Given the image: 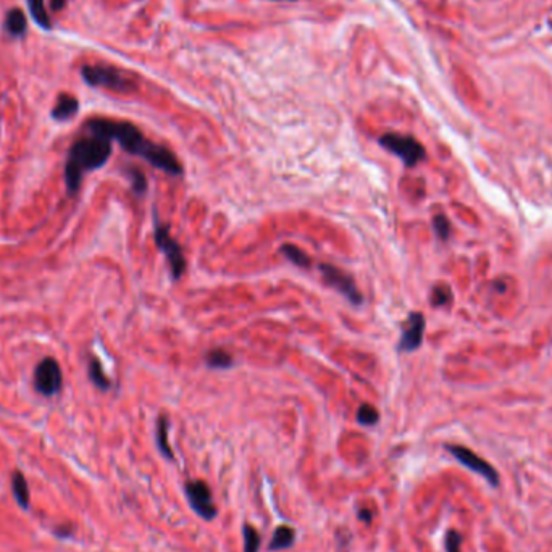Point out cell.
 <instances>
[{"instance_id": "obj_1", "label": "cell", "mask_w": 552, "mask_h": 552, "mask_svg": "<svg viewBox=\"0 0 552 552\" xmlns=\"http://www.w3.org/2000/svg\"><path fill=\"white\" fill-rule=\"evenodd\" d=\"M84 129L87 133L104 136V138L113 141L123 147V150L131 155L141 157L147 164L154 168L168 173V175L180 176L183 173V167L176 155L165 146L152 143L146 136L141 133L138 126L129 122H118V120L108 118H91L84 123Z\"/></svg>"}, {"instance_id": "obj_2", "label": "cell", "mask_w": 552, "mask_h": 552, "mask_svg": "<svg viewBox=\"0 0 552 552\" xmlns=\"http://www.w3.org/2000/svg\"><path fill=\"white\" fill-rule=\"evenodd\" d=\"M110 155H112V141L104 136L87 133L76 139L68 150L65 170H63L66 192L75 196L80 191L84 175L102 168L108 162Z\"/></svg>"}, {"instance_id": "obj_3", "label": "cell", "mask_w": 552, "mask_h": 552, "mask_svg": "<svg viewBox=\"0 0 552 552\" xmlns=\"http://www.w3.org/2000/svg\"><path fill=\"white\" fill-rule=\"evenodd\" d=\"M84 83L91 87H105L120 94H131L138 89L136 80L128 73L112 65H84L81 68Z\"/></svg>"}, {"instance_id": "obj_4", "label": "cell", "mask_w": 552, "mask_h": 552, "mask_svg": "<svg viewBox=\"0 0 552 552\" xmlns=\"http://www.w3.org/2000/svg\"><path fill=\"white\" fill-rule=\"evenodd\" d=\"M378 143H380L383 149H386L388 152L399 157L407 168L418 165L420 162L425 159V155H427L425 147L420 144L417 139L407 134L386 133L378 139Z\"/></svg>"}, {"instance_id": "obj_5", "label": "cell", "mask_w": 552, "mask_h": 552, "mask_svg": "<svg viewBox=\"0 0 552 552\" xmlns=\"http://www.w3.org/2000/svg\"><path fill=\"white\" fill-rule=\"evenodd\" d=\"M34 388L41 396H57L63 388L62 368L54 357L42 359L34 370Z\"/></svg>"}, {"instance_id": "obj_6", "label": "cell", "mask_w": 552, "mask_h": 552, "mask_svg": "<svg viewBox=\"0 0 552 552\" xmlns=\"http://www.w3.org/2000/svg\"><path fill=\"white\" fill-rule=\"evenodd\" d=\"M155 243L167 257L171 276L175 278V280H180L183 273L186 271V259H184L181 246L171 238L170 226L162 225L159 222L155 223Z\"/></svg>"}, {"instance_id": "obj_7", "label": "cell", "mask_w": 552, "mask_h": 552, "mask_svg": "<svg viewBox=\"0 0 552 552\" xmlns=\"http://www.w3.org/2000/svg\"><path fill=\"white\" fill-rule=\"evenodd\" d=\"M184 494H186L189 506L199 517L207 520V522L217 517V507H215L213 502L212 490H210L207 483L202 480L187 481L184 485Z\"/></svg>"}, {"instance_id": "obj_8", "label": "cell", "mask_w": 552, "mask_h": 552, "mask_svg": "<svg viewBox=\"0 0 552 552\" xmlns=\"http://www.w3.org/2000/svg\"><path fill=\"white\" fill-rule=\"evenodd\" d=\"M320 271H322V276L325 283H327L328 286L334 288L336 291L343 294V296L348 299L351 304H354V306H360L362 302H364V296H362V292L359 291V288H357L354 278L348 273L341 270V268L331 265V264H322L318 267Z\"/></svg>"}, {"instance_id": "obj_9", "label": "cell", "mask_w": 552, "mask_h": 552, "mask_svg": "<svg viewBox=\"0 0 552 552\" xmlns=\"http://www.w3.org/2000/svg\"><path fill=\"white\" fill-rule=\"evenodd\" d=\"M446 449H448L449 454L454 457L457 462H460L462 465L467 467V469L478 473V475L485 478V480L490 483L491 486L499 485V475L494 467L486 462L485 459H481L480 455H476L475 452L470 451L469 448H464V446L459 444H446Z\"/></svg>"}, {"instance_id": "obj_10", "label": "cell", "mask_w": 552, "mask_h": 552, "mask_svg": "<svg viewBox=\"0 0 552 552\" xmlns=\"http://www.w3.org/2000/svg\"><path fill=\"white\" fill-rule=\"evenodd\" d=\"M423 334H425V317L420 312H412L409 315L406 325H404L397 349L401 352L417 351L423 343Z\"/></svg>"}, {"instance_id": "obj_11", "label": "cell", "mask_w": 552, "mask_h": 552, "mask_svg": "<svg viewBox=\"0 0 552 552\" xmlns=\"http://www.w3.org/2000/svg\"><path fill=\"white\" fill-rule=\"evenodd\" d=\"M80 112V101L76 97L70 96V94H60L59 99H57V104L52 108L50 117L55 120V122H68L71 120L75 115Z\"/></svg>"}, {"instance_id": "obj_12", "label": "cell", "mask_w": 552, "mask_h": 552, "mask_svg": "<svg viewBox=\"0 0 552 552\" xmlns=\"http://www.w3.org/2000/svg\"><path fill=\"white\" fill-rule=\"evenodd\" d=\"M3 28L7 31L8 36L12 38H23L28 31V20L24 17V12L21 8L8 10L7 17H5Z\"/></svg>"}, {"instance_id": "obj_13", "label": "cell", "mask_w": 552, "mask_h": 552, "mask_svg": "<svg viewBox=\"0 0 552 552\" xmlns=\"http://www.w3.org/2000/svg\"><path fill=\"white\" fill-rule=\"evenodd\" d=\"M294 541H296V532H294L292 527H289V525H281V527H278L275 532H273L271 536V541L270 544H268V549L270 551H285L289 549L291 546L294 544Z\"/></svg>"}, {"instance_id": "obj_14", "label": "cell", "mask_w": 552, "mask_h": 552, "mask_svg": "<svg viewBox=\"0 0 552 552\" xmlns=\"http://www.w3.org/2000/svg\"><path fill=\"white\" fill-rule=\"evenodd\" d=\"M155 441H157V448L159 452L165 457L167 460H175V455H173V451L168 444V418L165 415H160L157 418V427H155Z\"/></svg>"}, {"instance_id": "obj_15", "label": "cell", "mask_w": 552, "mask_h": 552, "mask_svg": "<svg viewBox=\"0 0 552 552\" xmlns=\"http://www.w3.org/2000/svg\"><path fill=\"white\" fill-rule=\"evenodd\" d=\"M26 5H28L31 18L34 20V23L38 24L39 28L45 31L52 29V20L45 8L44 0H26Z\"/></svg>"}, {"instance_id": "obj_16", "label": "cell", "mask_w": 552, "mask_h": 552, "mask_svg": "<svg viewBox=\"0 0 552 552\" xmlns=\"http://www.w3.org/2000/svg\"><path fill=\"white\" fill-rule=\"evenodd\" d=\"M87 373H89V380L92 381V385L101 389V391H108V389L112 388V381L108 380L107 375H105L101 360H99L97 357L92 355L91 359H89Z\"/></svg>"}, {"instance_id": "obj_17", "label": "cell", "mask_w": 552, "mask_h": 552, "mask_svg": "<svg viewBox=\"0 0 552 552\" xmlns=\"http://www.w3.org/2000/svg\"><path fill=\"white\" fill-rule=\"evenodd\" d=\"M12 491L20 504V507L28 509L29 506V486L24 475L21 472H15L12 475Z\"/></svg>"}, {"instance_id": "obj_18", "label": "cell", "mask_w": 552, "mask_h": 552, "mask_svg": "<svg viewBox=\"0 0 552 552\" xmlns=\"http://www.w3.org/2000/svg\"><path fill=\"white\" fill-rule=\"evenodd\" d=\"M280 252L286 257L289 262H292L294 265H297V267H301V268H310V267H312V260H310V257L302 249H299L297 246L283 244Z\"/></svg>"}, {"instance_id": "obj_19", "label": "cell", "mask_w": 552, "mask_h": 552, "mask_svg": "<svg viewBox=\"0 0 552 552\" xmlns=\"http://www.w3.org/2000/svg\"><path fill=\"white\" fill-rule=\"evenodd\" d=\"M205 362H207V365L210 368H215V370H225V368H231L234 364L233 357H231L225 349L210 351L207 357H205Z\"/></svg>"}, {"instance_id": "obj_20", "label": "cell", "mask_w": 552, "mask_h": 552, "mask_svg": "<svg viewBox=\"0 0 552 552\" xmlns=\"http://www.w3.org/2000/svg\"><path fill=\"white\" fill-rule=\"evenodd\" d=\"M126 176L129 178L131 181V189H133V192L136 194L138 197H143L144 194L147 192V178L146 175L138 168H126Z\"/></svg>"}, {"instance_id": "obj_21", "label": "cell", "mask_w": 552, "mask_h": 552, "mask_svg": "<svg viewBox=\"0 0 552 552\" xmlns=\"http://www.w3.org/2000/svg\"><path fill=\"white\" fill-rule=\"evenodd\" d=\"M357 422L364 425V427H373V425L380 422V412L370 404H362L359 410H357Z\"/></svg>"}, {"instance_id": "obj_22", "label": "cell", "mask_w": 552, "mask_h": 552, "mask_svg": "<svg viewBox=\"0 0 552 552\" xmlns=\"http://www.w3.org/2000/svg\"><path fill=\"white\" fill-rule=\"evenodd\" d=\"M243 535H244V552H259L262 544L260 533L257 532L252 525H244Z\"/></svg>"}, {"instance_id": "obj_23", "label": "cell", "mask_w": 552, "mask_h": 552, "mask_svg": "<svg viewBox=\"0 0 552 552\" xmlns=\"http://www.w3.org/2000/svg\"><path fill=\"white\" fill-rule=\"evenodd\" d=\"M452 301V291L448 286H436L433 289V292H431V304H433L434 307H443V306H448V304Z\"/></svg>"}, {"instance_id": "obj_24", "label": "cell", "mask_w": 552, "mask_h": 552, "mask_svg": "<svg viewBox=\"0 0 552 552\" xmlns=\"http://www.w3.org/2000/svg\"><path fill=\"white\" fill-rule=\"evenodd\" d=\"M433 228H434V233L438 234V238L441 241H448L449 234H451V223L449 220L444 217V215H436L433 218Z\"/></svg>"}, {"instance_id": "obj_25", "label": "cell", "mask_w": 552, "mask_h": 552, "mask_svg": "<svg viewBox=\"0 0 552 552\" xmlns=\"http://www.w3.org/2000/svg\"><path fill=\"white\" fill-rule=\"evenodd\" d=\"M444 544H446V552H462V549H460V546H462V536H460V533L455 532V530H449L448 535H446Z\"/></svg>"}, {"instance_id": "obj_26", "label": "cell", "mask_w": 552, "mask_h": 552, "mask_svg": "<svg viewBox=\"0 0 552 552\" xmlns=\"http://www.w3.org/2000/svg\"><path fill=\"white\" fill-rule=\"evenodd\" d=\"M357 515H359V520L360 522H365V523H371V512L368 511V509H360L359 512H357Z\"/></svg>"}, {"instance_id": "obj_27", "label": "cell", "mask_w": 552, "mask_h": 552, "mask_svg": "<svg viewBox=\"0 0 552 552\" xmlns=\"http://www.w3.org/2000/svg\"><path fill=\"white\" fill-rule=\"evenodd\" d=\"M66 0H50V10L52 12H60V10L65 8Z\"/></svg>"}, {"instance_id": "obj_28", "label": "cell", "mask_w": 552, "mask_h": 552, "mask_svg": "<svg viewBox=\"0 0 552 552\" xmlns=\"http://www.w3.org/2000/svg\"><path fill=\"white\" fill-rule=\"evenodd\" d=\"M273 2H296V0H273Z\"/></svg>"}]
</instances>
